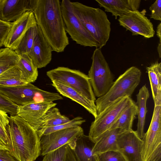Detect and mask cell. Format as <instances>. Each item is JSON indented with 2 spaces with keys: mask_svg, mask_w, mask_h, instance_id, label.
Returning <instances> with one entry per match:
<instances>
[{
  "mask_svg": "<svg viewBox=\"0 0 161 161\" xmlns=\"http://www.w3.org/2000/svg\"><path fill=\"white\" fill-rule=\"evenodd\" d=\"M36 23L45 39L57 53L69 44L59 0H37L33 11Z\"/></svg>",
  "mask_w": 161,
  "mask_h": 161,
  "instance_id": "6da1fadb",
  "label": "cell"
},
{
  "mask_svg": "<svg viewBox=\"0 0 161 161\" xmlns=\"http://www.w3.org/2000/svg\"><path fill=\"white\" fill-rule=\"evenodd\" d=\"M8 120V151L17 161H35L41 153L37 131L17 115L10 116Z\"/></svg>",
  "mask_w": 161,
  "mask_h": 161,
  "instance_id": "7a4b0ae2",
  "label": "cell"
},
{
  "mask_svg": "<svg viewBox=\"0 0 161 161\" xmlns=\"http://www.w3.org/2000/svg\"><path fill=\"white\" fill-rule=\"evenodd\" d=\"M75 16L102 48L108 41L111 23L106 13L98 8L87 6L79 2H71Z\"/></svg>",
  "mask_w": 161,
  "mask_h": 161,
  "instance_id": "3957f363",
  "label": "cell"
},
{
  "mask_svg": "<svg viewBox=\"0 0 161 161\" xmlns=\"http://www.w3.org/2000/svg\"><path fill=\"white\" fill-rule=\"evenodd\" d=\"M141 74L140 69L132 66L120 75L108 91L96 99L95 103L97 114L119 99L126 96L131 97L140 82Z\"/></svg>",
  "mask_w": 161,
  "mask_h": 161,
  "instance_id": "277c9868",
  "label": "cell"
},
{
  "mask_svg": "<svg viewBox=\"0 0 161 161\" xmlns=\"http://www.w3.org/2000/svg\"><path fill=\"white\" fill-rule=\"evenodd\" d=\"M0 92L20 106L33 103L53 102L63 99L59 94L42 90L31 83L14 86H0Z\"/></svg>",
  "mask_w": 161,
  "mask_h": 161,
  "instance_id": "5b68a950",
  "label": "cell"
},
{
  "mask_svg": "<svg viewBox=\"0 0 161 161\" xmlns=\"http://www.w3.org/2000/svg\"><path fill=\"white\" fill-rule=\"evenodd\" d=\"M91 59L92 64L88 76L95 96L99 97L105 95L112 86L114 76L101 48L96 47Z\"/></svg>",
  "mask_w": 161,
  "mask_h": 161,
  "instance_id": "8992f818",
  "label": "cell"
},
{
  "mask_svg": "<svg viewBox=\"0 0 161 161\" xmlns=\"http://www.w3.org/2000/svg\"><path fill=\"white\" fill-rule=\"evenodd\" d=\"M46 75L52 82L55 81L66 85L90 100L95 102V96L88 76L80 70L58 67L47 71Z\"/></svg>",
  "mask_w": 161,
  "mask_h": 161,
  "instance_id": "52a82bcc",
  "label": "cell"
},
{
  "mask_svg": "<svg viewBox=\"0 0 161 161\" xmlns=\"http://www.w3.org/2000/svg\"><path fill=\"white\" fill-rule=\"evenodd\" d=\"M142 140V161H161V105H154L149 126Z\"/></svg>",
  "mask_w": 161,
  "mask_h": 161,
  "instance_id": "ba28073f",
  "label": "cell"
},
{
  "mask_svg": "<svg viewBox=\"0 0 161 161\" xmlns=\"http://www.w3.org/2000/svg\"><path fill=\"white\" fill-rule=\"evenodd\" d=\"M134 102L128 96L120 98L97 114L91 123L88 136L94 142L100 135L110 129L115 120Z\"/></svg>",
  "mask_w": 161,
  "mask_h": 161,
  "instance_id": "9c48e42d",
  "label": "cell"
},
{
  "mask_svg": "<svg viewBox=\"0 0 161 161\" xmlns=\"http://www.w3.org/2000/svg\"><path fill=\"white\" fill-rule=\"evenodd\" d=\"M61 7L65 31L72 40L84 47H98L95 39L75 16L71 1L62 0Z\"/></svg>",
  "mask_w": 161,
  "mask_h": 161,
  "instance_id": "30bf717a",
  "label": "cell"
},
{
  "mask_svg": "<svg viewBox=\"0 0 161 161\" xmlns=\"http://www.w3.org/2000/svg\"><path fill=\"white\" fill-rule=\"evenodd\" d=\"M84 134L80 126L56 131L43 136L40 138V155L44 156L61 147L71 145Z\"/></svg>",
  "mask_w": 161,
  "mask_h": 161,
  "instance_id": "8fae6325",
  "label": "cell"
},
{
  "mask_svg": "<svg viewBox=\"0 0 161 161\" xmlns=\"http://www.w3.org/2000/svg\"><path fill=\"white\" fill-rule=\"evenodd\" d=\"M118 21L120 25L131 32L132 35H140L149 38L155 35L153 24L138 10L129 11L121 15Z\"/></svg>",
  "mask_w": 161,
  "mask_h": 161,
  "instance_id": "7c38bea8",
  "label": "cell"
},
{
  "mask_svg": "<svg viewBox=\"0 0 161 161\" xmlns=\"http://www.w3.org/2000/svg\"><path fill=\"white\" fill-rule=\"evenodd\" d=\"M143 141L132 130L121 133L117 141L118 151L127 161H142Z\"/></svg>",
  "mask_w": 161,
  "mask_h": 161,
  "instance_id": "4fadbf2b",
  "label": "cell"
},
{
  "mask_svg": "<svg viewBox=\"0 0 161 161\" xmlns=\"http://www.w3.org/2000/svg\"><path fill=\"white\" fill-rule=\"evenodd\" d=\"M36 24L34 13L32 11L26 12L16 20L12 22L3 46L14 51L28 29Z\"/></svg>",
  "mask_w": 161,
  "mask_h": 161,
  "instance_id": "5bb4252c",
  "label": "cell"
},
{
  "mask_svg": "<svg viewBox=\"0 0 161 161\" xmlns=\"http://www.w3.org/2000/svg\"><path fill=\"white\" fill-rule=\"evenodd\" d=\"M37 0H2L0 19L14 22L27 11L33 12Z\"/></svg>",
  "mask_w": 161,
  "mask_h": 161,
  "instance_id": "9a60e30c",
  "label": "cell"
},
{
  "mask_svg": "<svg viewBox=\"0 0 161 161\" xmlns=\"http://www.w3.org/2000/svg\"><path fill=\"white\" fill-rule=\"evenodd\" d=\"M38 28L33 46L28 54L37 69L45 67L50 62L53 51L38 26Z\"/></svg>",
  "mask_w": 161,
  "mask_h": 161,
  "instance_id": "2e32d148",
  "label": "cell"
},
{
  "mask_svg": "<svg viewBox=\"0 0 161 161\" xmlns=\"http://www.w3.org/2000/svg\"><path fill=\"white\" fill-rule=\"evenodd\" d=\"M57 103L53 102L31 103L18 106L17 115L27 122L32 127L51 108Z\"/></svg>",
  "mask_w": 161,
  "mask_h": 161,
  "instance_id": "e0dca14e",
  "label": "cell"
},
{
  "mask_svg": "<svg viewBox=\"0 0 161 161\" xmlns=\"http://www.w3.org/2000/svg\"><path fill=\"white\" fill-rule=\"evenodd\" d=\"M105 11L112 13L116 19L118 16L129 12L138 10L140 0H95Z\"/></svg>",
  "mask_w": 161,
  "mask_h": 161,
  "instance_id": "ac0fdd59",
  "label": "cell"
},
{
  "mask_svg": "<svg viewBox=\"0 0 161 161\" xmlns=\"http://www.w3.org/2000/svg\"><path fill=\"white\" fill-rule=\"evenodd\" d=\"M52 85L59 93L79 103L85 108L95 118L97 115L95 102L92 101L72 88L62 83L52 81Z\"/></svg>",
  "mask_w": 161,
  "mask_h": 161,
  "instance_id": "d6986e66",
  "label": "cell"
},
{
  "mask_svg": "<svg viewBox=\"0 0 161 161\" xmlns=\"http://www.w3.org/2000/svg\"><path fill=\"white\" fill-rule=\"evenodd\" d=\"M124 131L119 129L108 130L104 132L94 141L92 150L94 155L109 151H118L117 144L119 135Z\"/></svg>",
  "mask_w": 161,
  "mask_h": 161,
  "instance_id": "ffe728a7",
  "label": "cell"
},
{
  "mask_svg": "<svg viewBox=\"0 0 161 161\" xmlns=\"http://www.w3.org/2000/svg\"><path fill=\"white\" fill-rule=\"evenodd\" d=\"M94 142L84 134L79 137L71 146L77 161H97L92 150Z\"/></svg>",
  "mask_w": 161,
  "mask_h": 161,
  "instance_id": "44dd1931",
  "label": "cell"
},
{
  "mask_svg": "<svg viewBox=\"0 0 161 161\" xmlns=\"http://www.w3.org/2000/svg\"><path fill=\"white\" fill-rule=\"evenodd\" d=\"M136 96L138 122L135 131L138 136L142 139L144 134V127L147 112V102L149 97V91L145 85L140 88Z\"/></svg>",
  "mask_w": 161,
  "mask_h": 161,
  "instance_id": "7402d4cb",
  "label": "cell"
},
{
  "mask_svg": "<svg viewBox=\"0 0 161 161\" xmlns=\"http://www.w3.org/2000/svg\"><path fill=\"white\" fill-rule=\"evenodd\" d=\"M146 70L154 105H161V63H153Z\"/></svg>",
  "mask_w": 161,
  "mask_h": 161,
  "instance_id": "603a6c76",
  "label": "cell"
},
{
  "mask_svg": "<svg viewBox=\"0 0 161 161\" xmlns=\"http://www.w3.org/2000/svg\"><path fill=\"white\" fill-rule=\"evenodd\" d=\"M70 120L69 118L61 114L58 108L54 107L49 109L32 127L37 131L43 128L66 123Z\"/></svg>",
  "mask_w": 161,
  "mask_h": 161,
  "instance_id": "cb8c5ba5",
  "label": "cell"
},
{
  "mask_svg": "<svg viewBox=\"0 0 161 161\" xmlns=\"http://www.w3.org/2000/svg\"><path fill=\"white\" fill-rule=\"evenodd\" d=\"M137 114V108L134 101L118 116L109 130L119 129L124 131L132 130V125Z\"/></svg>",
  "mask_w": 161,
  "mask_h": 161,
  "instance_id": "d4e9b609",
  "label": "cell"
},
{
  "mask_svg": "<svg viewBox=\"0 0 161 161\" xmlns=\"http://www.w3.org/2000/svg\"><path fill=\"white\" fill-rule=\"evenodd\" d=\"M17 66L28 83L34 82L36 80L38 76L37 69L27 54L19 56Z\"/></svg>",
  "mask_w": 161,
  "mask_h": 161,
  "instance_id": "484cf974",
  "label": "cell"
},
{
  "mask_svg": "<svg viewBox=\"0 0 161 161\" xmlns=\"http://www.w3.org/2000/svg\"><path fill=\"white\" fill-rule=\"evenodd\" d=\"M27 83L17 65L10 68L0 75V86H14Z\"/></svg>",
  "mask_w": 161,
  "mask_h": 161,
  "instance_id": "4316f807",
  "label": "cell"
},
{
  "mask_svg": "<svg viewBox=\"0 0 161 161\" xmlns=\"http://www.w3.org/2000/svg\"><path fill=\"white\" fill-rule=\"evenodd\" d=\"M38 26L36 25L30 28L26 32L14 51L19 56L28 54L30 52L38 31Z\"/></svg>",
  "mask_w": 161,
  "mask_h": 161,
  "instance_id": "83f0119b",
  "label": "cell"
},
{
  "mask_svg": "<svg viewBox=\"0 0 161 161\" xmlns=\"http://www.w3.org/2000/svg\"><path fill=\"white\" fill-rule=\"evenodd\" d=\"M19 56L14 51L5 47L0 49V75L10 68L16 66Z\"/></svg>",
  "mask_w": 161,
  "mask_h": 161,
  "instance_id": "f1b7e54d",
  "label": "cell"
},
{
  "mask_svg": "<svg viewBox=\"0 0 161 161\" xmlns=\"http://www.w3.org/2000/svg\"><path fill=\"white\" fill-rule=\"evenodd\" d=\"M86 120L81 117H77L69 122L57 126L45 127L42 128L38 131L37 132L39 136L41 137L52 132L66 129L75 127L80 126L85 122Z\"/></svg>",
  "mask_w": 161,
  "mask_h": 161,
  "instance_id": "f546056e",
  "label": "cell"
},
{
  "mask_svg": "<svg viewBox=\"0 0 161 161\" xmlns=\"http://www.w3.org/2000/svg\"><path fill=\"white\" fill-rule=\"evenodd\" d=\"M7 113L0 109V149L6 150L8 144L6 129L9 123Z\"/></svg>",
  "mask_w": 161,
  "mask_h": 161,
  "instance_id": "4dcf8cb0",
  "label": "cell"
},
{
  "mask_svg": "<svg viewBox=\"0 0 161 161\" xmlns=\"http://www.w3.org/2000/svg\"><path fill=\"white\" fill-rule=\"evenodd\" d=\"M68 144L50 152L45 155L42 161H67Z\"/></svg>",
  "mask_w": 161,
  "mask_h": 161,
  "instance_id": "1f68e13d",
  "label": "cell"
},
{
  "mask_svg": "<svg viewBox=\"0 0 161 161\" xmlns=\"http://www.w3.org/2000/svg\"><path fill=\"white\" fill-rule=\"evenodd\" d=\"M18 106L0 92V109L10 116L17 115Z\"/></svg>",
  "mask_w": 161,
  "mask_h": 161,
  "instance_id": "d6a6232c",
  "label": "cell"
},
{
  "mask_svg": "<svg viewBox=\"0 0 161 161\" xmlns=\"http://www.w3.org/2000/svg\"><path fill=\"white\" fill-rule=\"evenodd\" d=\"M95 155L97 161H127L118 151H109Z\"/></svg>",
  "mask_w": 161,
  "mask_h": 161,
  "instance_id": "836d02e7",
  "label": "cell"
},
{
  "mask_svg": "<svg viewBox=\"0 0 161 161\" xmlns=\"http://www.w3.org/2000/svg\"><path fill=\"white\" fill-rule=\"evenodd\" d=\"M150 18L155 20H161V0H156L150 7Z\"/></svg>",
  "mask_w": 161,
  "mask_h": 161,
  "instance_id": "e575fe53",
  "label": "cell"
},
{
  "mask_svg": "<svg viewBox=\"0 0 161 161\" xmlns=\"http://www.w3.org/2000/svg\"><path fill=\"white\" fill-rule=\"evenodd\" d=\"M12 22H8L0 19V47L3 46L4 40L12 26Z\"/></svg>",
  "mask_w": 161,
  "mask_h": 161,
  "instance_id": "d590c367",
  "label": "cell"
},
{
  "mask_svg": "<svg viewBox=\"0 0 161 161\" xmlns=\"http://www.w3.org/2000/svg\"><path fill=\"white\" fill-rule=\"evenodd\" d=\"M0 161H17L7 150L0 149Z\"/></svg>",
  "mask_w": 161,
  "mask_h": 161,
  "instance_id": "8d00e7d4",
  "label": "cell"
},
{
  "mask_svg": "<svg viewBox=\"0 0 161 161\" xmlns=\"http://www.w3.org/2000/svg\"><path fill=\"white\" fill-rule=\"evenodd\" d=\"M156 34L159 39V42H161V23H160L158 25L157 28Z\"/></svg>",
  "mask_w": 161,
  "mask_h": 161,
  "instance_id": "74e56055",
  "label": "cell"
},
{
  "mask_svg": "<svg viewBox=\"0 0 161 161\" xmlns=\"http://www.w3.org/2000/svg\"><path fill=\"white\" fill-rule=\"evenodd\" d=\"M157 50L159 55V58H161V42H159L158 44V46L157 47Z\"/></svg>",
  "mask_w": 161,
  "mask_h": 161,
  "instance_id": "f35d334b",
  "label": "cell"
},
{
  "mask_svg": "<svg viewBox=\"0 0 161 161\" xmlns=\"http://www.w3.org/2000/svg\"><path fill=\"white\" fill-rule=\"evenodd\" d=\"M1 1H2V0H0V4L1 3Z\"/></svg>",
  "mask_w": 161,
  "mask_h": 161,
  "instance_id": "ab89813d",
  "label": "cell"
}]
</instances>
